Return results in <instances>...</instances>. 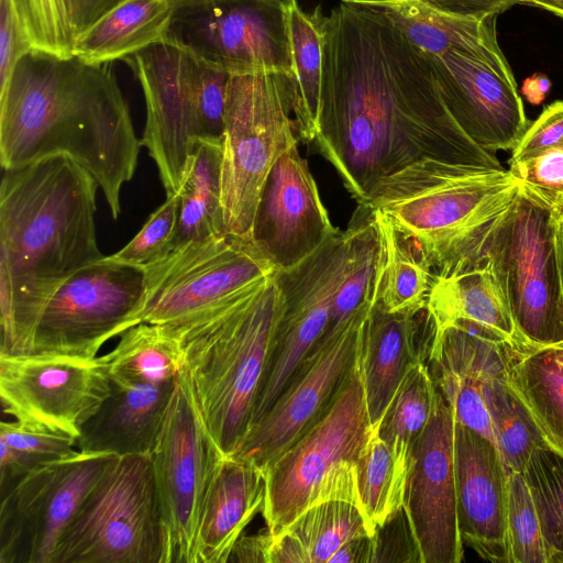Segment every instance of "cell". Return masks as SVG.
Returning a JSON list of instances; mask_svg holds the SVG:
<instances>
[{
  "label": "cell",
  "instance_id": "5b68a950",
  "mask_svg": "<svg viewBox=\"0 0 563 563\" xmlns=\"http://www.w3.org/2000/svg\"><path fill=\"white\" fill-rule=\"evenodd\" d=\"M520 185L504 167L421 158L383 177L358 205L379 210L420 247L435 276L482 263Z\"/></svg>",
  "mask_w": 563,
  "mask_h": 563
},
{
  "label": "cell",
  "instance_id": "e0dca14e",
  "mask_svg": "<svg viewBox=\"0 0 563 563\" xmlns=\"http://www.w3.org/2000/svg\"><path fill=\"white\" fill-rule=\"evenodd\" d=\"M111 391L103 355H0L2 411L32 428L78 439Z\"/></svg>",
  "mask_w": 563,
  "mask_h": 563
},
{
  "label": "cell",
  "instance_id": "9f6ffc18",
  "mask_svg": "<svg viewBox=\"0 0 563 563\" xmlns=\"http://www.w3.org/2000/svg\"><path fill=\"white\" fill-rule=\"evenodd\" d=\"M553 346H558V347L563 349V342H561V343H559V344H556V345H553Z\"/></svg>",
  "mask_w": 563,
  "mask_h": 563
},
{
  "label": "cell",
  "instance_id": "f35d334b",
  "mask_svg": "<svg viewBox=\"0 0 563 563\" xmlns=\"http://www.w3.org/2000/svg\"><path fill=\"white\" fill-rule=\"evenodd\" d=\"M77 439L25 426L16 420L0 423L2 494L34 466L76 449Z\"/></svg>",
  "mask_w": 563,
  "mask_h": 563
},
{
  "label": "cell",
  "instance_id": "f907efd6",
  "mask_svg": "<svg viewBox=\"0 0 563 563\" xmlns=\"http://www.w3.org/2000/svg\"><path fill=\"white\" fill-rule=\"evenodd\" d=\"M372 536H361L346 541L328 563H372Z\"/></svg>",
  "mask_w": 563,
  "mask_h": 563
},
{
  "label": "cell",
  "instance_id": "2e32d148",
  "mask_svg": "<svg viewBox=\"0 0 563 563\" xmlns=\"http://www.w3.org/2000/svg\"><path fill=\"white\" fill-rule=\"evenodd\" d=\"M143 269L140 319L153 324L217 305L277 271L253 241L231 233L186 243Z\"/></svg>",
  "mask_w": 563,
  "mask_h": 563
},
{
  "label": "cell",
  "instance_id": "9a60e30c",
  "mask_svg": "<svg viewBox=\"0 0 563 563\" xmlns=\"http://www.w3.org/2000/svg\"><path fill=\"white\" fill-rule=\"evenodd\" d=\"M374 300V295L367 298L338 332L316 344L230 456L250 461L264 473L327 413L358 364Z\"/></svg>",
  "mask_w": 563,
  "mask_h": 563
},
{
  "label": "cell",
  "instance_id": "d6a6232c",
  "mask_svg": "<svg viewBox=\"0 0 563 563\" xmlns=\"http://www.w3.org/2000/svg\"><path fill=\"white\" fill-rule=\"evenodd\" d=\"M295 84L294 120L300 141L316 139L319 124L324 63L323 13L309 14L297 0H285Z\"/></svg>",
  "mask_w": 563,
  "mask_h": 563
},
{
  "label": "cell",
  "instance_id": "4fadbf2b",
  "mask_svg": "<svg viewBox=\"0 0 563 563\" xmlns=\"http://www.w3.org/2000/svg\"><path fill=\"white\" fill-rule=\"evenodd\" d=\"M223 457L180 373L151 453L163 527L162 563H196L202 507Z\"/></svg>",
  "mask_w": 563,
  "mask_h": 563
},
{
  "label": "cell",
  "instance_id": "f6af8a7d",
  "mask_svg": "<svg viewBox=\"0 0 563 563\" xmlns=\"http://www.w3.org/2000/svg\"><path fill=\"white\" fill-rule=\"evenodd\" d=\"M33 48L11 0H0V90L8 84L18 62Z\"/></svg>",
  "mask_w": 563,
  "mask_h": 563
},
{
  "label": "cell",
  "instance_id": "cb8c5ba5",
  "mask_svg": "<svg viewBox=\"0 0 563 563\" xmlns=\"http://www.w3.org/2000/svg\"><path fill=\"white\" fill-rule=\"evenodd\" d=\"M175 383L154 386L112 380L111 394L82 427L76 448L118 456L151 455L162 431Z\"/></svg>",
  "mask_w": 563,
  "mask_h": 563
},
{
  "label": "cell",
  "instance_id": "f5cc1de1",
  "mask_svg": "<svg viewBox=\"0 0 563 563\" xmlns=\"http://www.w3.org/2000/svg\"><path fill=\"white\" fill-rule=\"evenodd\" d=\"M519 4H528L545 9L563 18V0H517Z\"/></svg>",
  "mask_w": 563,
  "mask_h": 563
},
{
  "label": "cell",
  "instance_id": "b9f144b4",
  "mask_svg": "<svg viewBox=\"0 0 563 563\" xmlns=\"http://www.w3.org/2000/svg\"><path fill=\"white\" fill-rule=\"evenodd\" d=\"M147 219L137 234L112 260L144 268L173 251L177 231L179 195L173 192Z\"/></svg>",
  "mask_w": 563,
  "mask_h": 563
},
{
  "label": "cell",
  "instance_id": "277c9868",
  "mask_svg": "<svg viewBox=\"0 0 563 563\" xmlns=\"http://www.w3.org/2000/svg\"><path fill=\"white\" fill-rule=\"evenodd\" d=\"M275 273L166 329L176 339L181 375L198 415L224 456L247 432L273 358L284 314Z\"/></svg>",
  "mask_w": 563,
  "mask_h": 563
},
{
  "label": "cell",
  "instance_id": "52a82bcc",
  "mask_svg": "<svg viewBox=\"0 0 563 563\" xmlns=\"http://www.w3.org/2000/svg\"><path fill=\"white\" fill-rule=\"evenodd\" d=\"M371 428L358 358L327 413L264 472L262 514L273 536L316 504L360 506L356 460Z\"/></svg>",
  "mask_w": 563,
  "mask_h": 563
},
{
  "label": "cell",
  "instance_id": "db71d44e",
  "mask_svg": "<svg viewBox=\"0 0 563 563\" xmlns=\"http://www.w3.org/2000/svg\"><path fill=\"white\" fill-rule=\"evenodd\" d=\"M550 222L555 230H563V195L550 208Z\"/></svg>",
  "mask_w": 563,
  "mask_h": 563
},
{
  "label": "cell",
  "instance_id": "83f0119b",
  "mask_svg": "<svg viewBox=\"0 0 563 563\" xmlns=\"http://www.w3.org/2000/svg\"><path fill=\"white\" fill-rule=\"evenodd\" d=\"M427 308L435 328L471 321L501 334L514 345H523L501 289L486 262L435 276Z\"/></svg>",
  "mask_w": 563,
  "mask_h": 563
},
{
  "label": "cell",
  "instance_id": "30bf717a",
  "mask_svg": "<svg viewBox=\"0 0 563 563\" xmlns=\"http://www.w3.org/2000/svg\"><path fill=\"white\" fill-rule=\"evenodd\" d=\"M523 343L563 342V291L550 208L523 192L492 230L483 250Z\"/></svg>",
  "mask_w": 563,
  "mask_h": 563
},
{
  "label": "cell",
  "instance_id": "ab89813d",
  "mask_svg": "<svg viewBox=\"0 0 563 563\" xmlns=\"http://www.w3.org/2000/svg\"><path fill=\"white\" fill-rule=\"evenodd\" d=\"M507 536L510 563H549L540 519L530 488L522 473L509 470H507Z\"/></svg>",
  "mask_w": 563,
  "mask_h": 563
},
{
  "label": "cell",
  "instance_id": "484cf974",
  "mask_svg": "<svg viewBox=\"0 0 563 563\" xmlns=\"http://www.w3.org/2000/svg\"><path fill=\"white\" fill-rule=\"evenodd\" d=\"M377 8L420 52L438 56L462 52L508 64L496 37V15L484 19L443 11L427 0H361Z\"/></svg>",
  "mask_w": 563,
  "mask_h": 563
},
{
  "label": "cell",
  "instance_id": "7dc6e473",
  "mask_svg": "<svg viewBox=\"0 0 563 563\" xmlns=\"http://www.w3.org/2000/svg\"><path fill=\"white\" fill-rule=\"evenodd\" d=\"M434 7L459 15L484 19L498 15L518 3L517 0H427Z\"/></svg>",
  "mask_w": 563,
  "mask_h": 563
},
{
  "label": "cell",
  "instance_id": "8d00e7d4",
  "mask_svg": "<svg viewBox=\"0 0 563 563\" xmlns=\"http://www.w3.org/2000/svg\"><path fill=\"white\" fill-rule=\"evenodd\" d=\"M484 394L500 456L507 470L522 473L532 453L547 444L507 376L487 383Z\"/></svg>",
  "mask_w": 563,
  "mask_h": 563
},
{
  "label": "cell",
  "instance_id": "8992f818",
  "mask_svg": "<svg viewBox=\"0 0 563 563\" xmlns=\"http://www.w3.org/2000/svg\"><path fill=\"white\" fill-rule=\"evenodd\" d=\"M125 60L143 89L142 146L155 162L166 195L176 192L199 140H221L231 75L166 42Z\"/></svg>",
  "mask_w": 563,
  "mask_h": 563
},
{
  "label": "cell",
  "instance_id": "9c48e42d",
  "mask_svg": "<svg viewBox=\"0 0 563 563\" xmlns=\"http://www.w3.org/2000/svg\"><path fill=\"white\" fill-rule=\"evenodd\" d=\"M163 527L151 455L118 456L84 499L53 563H162Z\"/></svg>",
  "mask_w": 563,
  "mask_h": 563
},
{
  "label": "cell",
  "instance_id": "3957f363",
  "mask_svg": "<svg viewBox=\"0 0 563 563\" xmlns=\"http://www.w3.org/2000/svg\"><path fill=\"white\" fill-rule=\"evenodd\" d=\"M97 180L66 156L3 169L0 186V355H22L54 292L104 257Z\"/></svg>",
  "mask_w": 563,
  "mask_h": 563
},
{
  "label": "cell",
  "instance_id": "44dd1931",
  "mask_svg": "<svg viewBox=\"0 0 563 563\" xmlns=\"http://www.w3.org/2000/svg\"><path fill=\"white\" fill-rule=\"evenodd\" d=\"M338 230L307 159L298 145L292 146L266 178L253 223V243L282 271L305 260Z\"/></svg>",
  "mask_w": 563,
  "mask_h": 563
},
{
  "label": "cell",
  "instance_id": "4dcf8cb0",
  "mask_svg": "<svg viewBox=\"0 0 563 563\" xmlns=\"http://www.w3.org/2000/svg\"><path fill=\"white\" fill-rule=\"evenodd\" d=\"M361 536L371 533L355 505L316 504L274 536L269 563H328L346 541Z\"/></svg>",
  "mask_w": 563,
  "mask_h": 563
},
{
  "label": "cell",
  "instance_id": "8fae6325",
  "mask_svg": "<svg viewBox=\"0 0 563 563\" xmlns=\"http://www.w3.org/2000/svg\"><path fill=\"white\" fill-rule=\"evenodd\" d=\"M163 42L229 75L292 74L285 0H173Z\"/></svg>",
  "mask_w": 563,
  "mask_h": 563
},
{
  "label": "cell",
  "instance_id": "e575fe53",
  "mask_svg": "<svg viewBox=\"0 0 563 563\" xmlns=\"http://www.w3.org/2000/svg\"><path fill=\"white\" fill-rule=\"evenodd\" d=\"M435 393L427 361L415 362L377 423L379 437L408 470L413 448L431 418Z\"/></svg>",
  "mask_w": 563,
  "mask_h": 563
},
{
  "label": "cell",
  "instance_id": "d4e9b609",
  "mask_svg": "<svg viewBox=\"0 0 563 563\" xmlns=\"http://www.w3.org/2000/svg\"><path fill=\"white\" fill-rule=\"evenodd\" d=\"M265 477L254 463L224 456L209 487L197 532L196 563H225L263 509Z\"/></svg>",
  "mask_w": 563,
  "mask_h": 563
},
{
  "label": "cell",
  "instance_id": "681fc988",
  "mask_svg": "<svg viewBox=\"0 0 563 563\" xmlns=\"http://www.w3.org/2000/svg\"><path fill=\"white\" fill-rule=\"evenodd\" d=\"M122 1L123 0H71L74 38L89 29L101 16Z\"/></svg>",
  "mask_w": 563,
  "mask_h": 563
},
{
  "label": "cell",
  "instance_id": "836d02e7",
  "mask_svg": "<svg viewBox=\"0 0 563 563\" xmlns=\"http://www.w3.org/2000/svg\"><path fill=\"white\" fill-rule=\"evenodd\" d=\"M103 357L111 379L124 384L167 385L183 369L178 343L164 324L142 322L130 328Z\"/></svg>",
  "mask_w": 563,
  "mask_h": 563
},
{
  "label": "cell",
  "instance_id": "bcb514c9",
  "mask_svg": "<svg viewBox=\"0 0 563 563\" xmlns=\"http://www.w3.org/2000/svg\"><path fill=\"white\" fill-rule=\"evenodd\" d=\"M553 146H563V100L547 106L515 146L511 159Z\"/></svg>",
  "mask_w": 563,
  "mask_h": 563
},
{
  "label": "cell",
  "instance_id": "d590c367",
  "mask_svg": "<svg viewBox=\"0 0 563 563\" xmlns=\"http://www.w3.org/2000/svg\"><path fill=\"white\" fill-rule=\"evenodd\" d=\"M408 473L372 424L356 460L361 511L371 536L404 506Z\"/></svg>",
  "mask_w": 563,
  "mask_h": 563
},
{
  "label": "cell",
  "instance_id": "4316f807",
  "mask_svg": "<svg viewBox=\"0 0 563 563\" xmlns=\"http://www.w3.org/2000/svg\"><path fill=\"white\" fill-rule=\"evenodd\" d=\"M173 0H123L73 45V56L88 65L112 64L164 41Z\"/></svg>",
  "mask_w": 563,
  "mask_h": 563
},
{
  "label": "cell",
  "instance_id": "603a6c76",
  "mask_svg": "<svg viewBox=\"0 0 563 563\" xmlns=\"http://www.w3.org/2000/svg\"><path fill=\"white\" fill-rule=\"evenodd\" d=\"M435 324L428 308L391 313L375 303L365 322L360 372L371 424H377L408 368L428 361Z\"/></svg>",
  "mask_w": 563,
  "mask_h": 563
},
{
  "label": "cell",
  "instance_id": "f1b7e54d",
  "mask_svg": "<svg viewBox=\"0 0 563 563\" xmlns=\"http://www.w3.org/2000/svg\"><path fill=\"white\" fill-rule=\"evenodd\" d=\"M372 211L379 236L375 303L391 313H418L427 308L435 274L420 247L389 216Z\"/></svg>",
  "mask_w": 563,
  "mask_h": 563
},
{
  "label": "cell",
  "instance_id": "74e56055",
  "mask_svg": "<svg viewBox=\"0 0 563 563\" xmlns=\"http://www.w3.org/2000/svg\"><path fill=\"white\" fill-rule=\"evenodd\" d=\"M522 475L539 515L549 563H563V455L540 446Z\"/></svg>",
  "mask_w": 563,
  "mask_h": 563
},
{
  "label": "cell",
  "instance_id": "f546056e",
  "mask_svg": "<svg viewBox=\"0 0 563 563\" xmlns=\"http://www.w3.org/2000/svg\"><path fill=\"white\" fill-rule=\"evenodd\" d=\"M507 383L545 444L563 455V349L516 346L507 368Z\"/></svg>",
  "mask_w": 563,
  "mask_h": 563
},
{
  "label": "cell",
  "instance_id": "816d5d0a",
  "mask_svg": "<svg viewBox=\"0 0 563 563\" xmlns=\"http://www.w3.org/2000/svg\"><path fill=\"white\" fill-rule=\"evenodd\" d=\"M551 88L550 79L542 74H534L525 79L521 93L532 106L542 103Z\"/></svg>",
  "mask_w": 563,
  "mask_h": 563
},
{
  "label": "cell",
  "instance_id": "7c38bea8",
  "mask_svg": "<svg viewBox=\"0 0 563 563\" xmlns=\"http://www.w3.org/2000/svg\"><path fill=\"white\" fill-rule=\"evenodd\" d=\"M143 300L144 269L104 256L54 292L24 354L96 357L106 342L141 323Z\"/></svg>",
  "mask_w": 563,
  "mask_h": 563
},
{
  "label": "cell",
  "instance_id": "6da1fadb",
  "mask_svg": "<svg viewBox=\"0 0 563 563\" xmlns=\"http://www.w3.org/2000/svg\"><path fill=\"white\" fill-rule=\"evenodd\" d=\"M324 27L314 148L361 203L378 180L424 157L503 167L450 113L429 56L377 8L341 0Z\"/></svg>",
  "mask_w": 563,
  "mask_h": 563
},
{
  "label": "cell",
  "instance_id": "7a4b0ae2",
  "mask_svg": "<svg viewBox=\"0 0 563 563\" xmlns=\"http://www.w3.org/2000/svg\"><path fill=\"white\" fill-rule=\"evenodd\" d=\"M141 146L111 64L32 48L0 90L2 169L66 156L97 180L113 219Z\"/></svg>",
  "mask_w": 563,
  "mask_h": 563
},
{
  "label": "cell",
  "instance_id": "1f68e13d",
  "mask_svg": "<svg viewBox=\"0 0 563 563\" xmlns=\"http://www.w3.org/2000/svg\"><path fill=\"white\" fill-rule=\"evenodd\" d=\"M222 139L199 140L185 166L173 250L227 234L221 194Z\"/></svg>",
  "mask_w": 563,
  "mask_h": 563
},
{
  "label": "cell",
  "instance_id": "ffe728a7",
  "mask_svg": "<svg viewBox=\"0 0 563 563\" xmlns=\"http://www.w3.org/2000/svg\"><path fill=\"white\" fill-rule=\"evenodd\" d=\"M429 57L442 98L461 129L487 152L512 151L529 121L509 64L455 51Z\"/></svg>",
  "mask_w": 563,
  "mask_h": 563
},
{
  "label": "cell",
  "instance_id": "7402d4cb",
  "mask_svg": "<svg viewBox=\"0 0 563 563\" xmlns=\"http://www.w3.org/2000/svg\"><path fill=\"white\" fill-rule=\"evenodd\" d=\"M454 467L463 544L483 560L510 563L507 468L496 444L455 420Z\"/></svg>",
  "mask_w": 563,
  "mask_h": 563
},
{
  "label": "cell",
  "instance_id": "c3c4849f",
  "mask_svg": "<svg viewBox=\"0 0 563 563\" xmlns=\"http://www.w3.org/2000/svg\"><path fill=\"white\" fill-rule=\"evenodd\" d=\"M273 541L274 536L267 528L251 536L243 533L235 542L228 562L269 563Z\"/></svg>",
  "mask_w": 563,
  "mask_h": 563
},
{
  "label": "cell",
  "instance_id": "60d3db41",
  "mask_svg": "<svg viewBox=\"0 0 563 563\" xmlns=\"http://www.w3.org/2000/svg\"><path fill=\"white\" fill-rule=\"evenodd\" d=\"M33 48L71 57V0H11Z\"/></svg>",
  "mask_w": 563,
  "mask_h": 563
},
{
  "label": "cell",
  "instance_id": "ba28073f",
  "mask_svg": "<svg viewBox=\"0 0 563 563\" xmlns=\"http://www.w3.org/2000/svg\"><path fill=\"white\" fill-rule=\"evenodd\" d=\"M289 73L231 75L222 135L221 194L227 232L252 241L266 178L298 145Z\"/></svg>",
  "mask_w": 563,
  "mask_h": 563
},
{
  "label": "cell",
  "instance_id": "d6986e66",
  "mask_svg": "<svg viewBox=\"0 0 563 563\" xmlns=\"http://www.w3.org/2000/svg\"><path fill=\"white\" fill-rule=\"evenodd\" d=\"M454 426V412L437 389L431 418L411 454L404 500L421 563H460L464 556L456 508Z\"/></svg>",
  "mask_w": 563,
  "mask_h": 563
},
{
  "label": "cell",
  "instance_id": "ac0fdd59",
  "mask_svg": "<svg viewBox=\"0 0 563 563\" xmlns=\"http://www.w3.org/2000/svg\"><path fill=\"white\" fill-rule=\"evenodd\" d=\"M349 251L350 231L339 229L305 260L275 272L285 309L251 426L269 409L302 360L325 334L346 272Z\"/></svg>",
  "mask_w": 563,
  "mask_h": 563
},
{
  "label": "cell",
  "instance_id": "7bdbcfd3",
  "mask_svg": "<svg viewBox=\"0 0 563 563\" xmlns=\"http://www.w3.org/2000/svg\"><path fill=\"white\" fill-rule=\"evenodd\" d=\"M508 170L523 192L549 208L563 195V146L510 158Z\"/></svg>",
  "mask_w": 563,
  "mask_h": 563
},
{
  "label": "cell",
  "instance_id": "5bb4252c",
  "mask_svg": "<svg viewBox=\"0 0 563 563\" xmlns=\"http://www.w3.org/2000/svg\"><path fill=\"white\" fill-rule=\"evenodd\" d=\"M117 457L76 448L19 478L2 494L0 563H53L65 530Z\"/></svg>",
  "mask_w": 563,
  "mask_h": 563
},
{
  "label": "cell",
  "instance_id": "11a10c76",
  "mask_svg": "<svg viewBox=\"0 0 563 563\" xmlns=\"http://www.w3.org/2000/svg\"><path fill=\"white\" fill-rule=\"evenodd\" d=\"M554 230V245L558 260L559 274L563 291V230Z\"/></svg>",
  "mask_w": 563,
  "mask_h": 563
},
{
  "label": "cell",
  "instance_id": "ee69618b",
  "mask_svg": "<svg viewBox=\"0 0 563 563\" xmlns=\"http://www.w3.org/2000/svg\"><path fill=\"white\" fill-rule=\"evenodd\" d=\"M372 540V563H421L419 547L404 506L375 530Z\"/></svg>",
  "mask_w": 563,
  "mask_h": 563
}]
</instances>
